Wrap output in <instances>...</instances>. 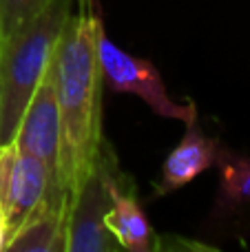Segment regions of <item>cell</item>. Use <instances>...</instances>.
<instances>
[{"label": "cell", "mask_w": 250, "mask_h": 252, "mask_svg": "<svg viewBox=\"0 0 250 252\" xmlns=\"http://www.w3.org/2000/svg\"><path fill=\"white\" fill-rule=\"evenodd\" d=\"M102 18L93 0H80L64 22L53 53L58 109H60V155L58 179L66 199L75 197L104 151L102 135V69L97 38Z\"/></svg>", "instance_id": "1"}, {"label": "cell", "mask_w": 250, "mask_h": 252, "mask_svg": "<svg viewBox=\"0 0 250 252\" xmlns=\"http://www.w3.org/2000/svg\"><path fill=\"white\" fill-rule=\"evenodd\" d=\"M71 0H51L44 11L0 40V146L11 144L40 80L53 62Z\"/></svg>", "instance_id": "2"}, {"label": "cell", "mask_w": 250, "mask_h": 252, "mask_svg": "<svg viewBox=\"0 0 250 252\" xmlns=\"http://www.w3.org/2000/svg\"><path fill=\"white\" fill-rule=\"evenodd\" d=\"M97 58H100L102 80L111 93H128L140 97L159 118L180 120L184 124L197 122V106L173 102L159 71L146 58H137L120 49L113 40H109L104 29L97 38Z\"/></svg>", "instance_id": "3"}, {"label": "cell", "mask_w": 250, "mask_h": 252, "mask_svg": "<svg viewBox=\"0 0 250 252\" xmlns=\"http://www.w3.org/2000/svg\"><path fill=\"white\" fill-rule=\"evenodd\" d=\"M115 168L111 151L104 146L95 170L89 175L69 204L64 252H115L120 244L106 230L104 217L111 208L109 177Z\"/></svg>", "instance_id": "4"}, {"label": "cell", "mask_w": 250, "mask_h": 252, "mask_svg": "<svg viewBox=\"0 0 250 252\" xmlns=\"http://www.w3.org/2000/svg\"><path fill=\"white\" fill-rule=\"evenodd\" d=\"M20 151H27L44 161L49 175H51V195L44 199L62 201L69 206L64 190L58 179V155H60V109H58V93H56V75L53 64L40 80L38 89L33 91L25 115L20 120L18 133L13 137Z\"/></svg>", "instance_id": "5"}, {"label": "cell", "mask_w": 250, "mask_h": 252, "mask_svg": "<svg viewBox=\"0 0 250 252\" xmlns=\"http://www.w3.org/2000/svg\"><path fill=\"white\" fill-rule=\"evenodd\" d=\"M109 192H111V208L104 217V226L120 248L131 252H149L155 246V232L146 219L142 206L137 204V197L133 186L118 173V166L109 177Z\"/></svg>", "instance_id": "6"}, {"label": "cell", "mask_w": 250, "mask_h": 252, "mask_svg": "<svg viewBox=\"0 0 250 252\" xmlns=\"http://www.w3.org/2000/svg\"><path fill=\"white\" fill-rule=\"evenodd\" d=\"M217 153H219L217 139L206 137L197 122L186 124V135L164 161L155 195H168L173 190L188 186L204 170L217 164Z\"/></svg>", "instance_id": "7"}, {"label": "cell", "mask_w": 250, "mask_h": 252, "mask_svg": "<svg viewBox=\"0 0 250 252\" xmlns=\"http://www.w3.org/2000/svg\"><path fill=\"white\" fill-rule=\"evenodd\" d=\"M47 195H51V175H49L44 161L18 148L11 184H9L7 208H4L7 237H11L31 217V213L42 204Z\"/></svg>", "instance_id": "8"}, {"label": "cell", "mask_w": 250, "mask_h": 252, "mask_svg": "<svg viewBox=\"0 0 250 252\" xmlns=\"http://www.w3.org/2000/svg\"><path fill=\"white\" fill-rule=\"evenodd\" d=\"M69 206L42 199L31 217L9 237L7 252H64Z\"/></svg>", "instance_id": "9"}, {"label": "cell", "mask_w": 250, "mask_h": 252, "mask_svg": "<svg viewBox=\"0 0 250 252\" xmlns=\"http://www.w3.org/2000/svg\"><path fill=\"white\" fill-rule=\"evenodd\" d=\"M217 166L221 170V204L228 208L250 204V157L233 153L219 144Z\"/></svg>", "instance_id": "10"}, {"label": "cell", "mask_w": 250, "mask_h": 252, "mask_svg": "<svg viewBox=\"0 0 250 252\" xmlns=\"http://www.w3.org/2000/svg\"><path fill=\"white\" fill-rule=\"evenodd\" d=\"M51 0H0V40L33 20Z\"/></svg>", "instance_id": "11"}, {"label": "cell", "mask_w": 250, "mask_h": 252, "mask_svg": "<svg viewBox=\"0 0 250 252\" xmlns=\"http://www.w3.org/2000/svg\"><path fill=\"white\" fill-rule=\"evenodd\" d=\"M7 217H4V210L0 208V250H4L7 246Z\"/></svg>", "instance_id": "12"}]
</instances>
